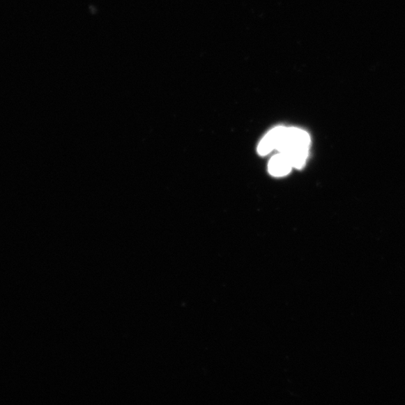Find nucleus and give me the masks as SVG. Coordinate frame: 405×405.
Here are the masks:
<instances>
[{
	"label": "nucleus",
	"mask_w": 405,
	"mask_h": 405,
	"mask_svg": "<svg viewBox=\"0 0 405 405\" xmlns=\"http://www.w3.org/2000/svg\"><path fill=\"white\" fill-rule=\"evenodd\" d=\"M311 138L298 128H283L276 151L288 158L294 169H301L308 159Z\"/></svg>",
	"instance_id": "1"
},
{
	"label": "nucleus",
	"mask_w": 405,
	"mask_h": 405,
	"mask_svg": "<svg viewBox=\"0 0 405 405\" xmlns=\"http://www.w3.org/2000/svg\"><path fill=\"white\" fill-rule=\"evenodd\" d=\"M293 167L288 158L282 153L275 155L269 162V173L275 177H282L289 174Z\"/></svg>",
	"instance_id": "2"
},
{
	"label": "nucleus",
	"mask_w": 405,
	"mask_h": 405,
	"mask_svg": "<svg viewBox=\"0 0 405 405\" xmlns=\"http://www.w3.org/2000/svg\"><path fill=\"white\" fill-rule=\"evenodd\" d=\"M283 127L274 128L263 137L258 146V152L261 155H268L276 149Z\"/></svg>",
	"instance_id": "3"
}]
</instances>
